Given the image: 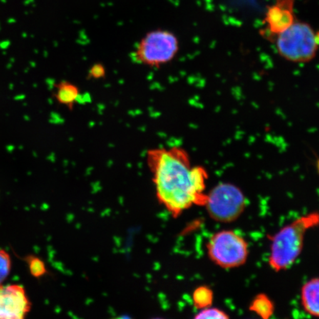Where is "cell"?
Here are the masks:
<instances>
[{
    "mask_svg": "<svg viewBox=\"0 0 319 319\" xmlns=\"http://www.w3.org/2000/svg\"><path fill=\"white\" fill-rule=\"evenodd\" d=\"M146 161L158 201L174 217L194 205L204 206L208 175L203 167L192 166L184 148H151L147 152Z\"/></svg>",
    "mask_w": 319,
    "mask_h": 319,
    "instance_id": "obj_1",
    "label": "cell"
},
{
    "mask_svg": "<svg viewBox=\"0 0 319 319\" xmlns=\"http://www.w3.org/2000/svg\"><path fill=\"white\" fill-rule=\"evenodd\" d=\"M319 225L318 212L304 215L285 225L270 238L268 264L277 272L287 270L302 253L305 233Z\"/></svg>",
    "mask_w": 319,
    "mask_h": 319,
    "instance_id": "obj_2",
    "label": "cell"
},
{
    "mask_svg": "<svg viewBox=\"0 0 319 319\" xmlns=\"http://www.w3.org/2000/svg\"><path fill=\"white\" fill-rule=\"evenodd\" d=\"M179 49L180 42L175 33L168 30H153L137 43L133 59L147 68H160L171 62Z\"/></svg>",
    "mask_w": 319,
    "mask_h": 319,
    "instance_id": "obj_3",
    "label": "cell"
},
{
    "mask_svg": "<svg viewBox=\"0 0 319 319\" xmlns=\"http://www.w3.org/2000/svg\"><path fill=\"white\" fill-rule=\"evenodd\" d=\"M274 38L278 53L287 61L309 62L316 56L319 41L313 28L307 23L295 21Z\"/></svg>",
    "mask_w": 319,
    "mask_h": 319,
    "instance_id": "obj_4",
    "label": "cell"
},
{
    "mask_svg": "<svg viewBox=\"0 0 319 319\" xmlns=\"http://www.w3.org/2000/svg\"><path fill=\"white\" fill-rule=\"evenodd\" d=\"M210 260L225 269L238 268L248 260V244L232 230H223L212 235L207 244Z\"/></svg>",
    "mask_w": 319,
    "mask_h": 319,
    "instance_id": "obj_5",
    "label": "cell"
},
{
    "mask_svg": "<svg viewBox=\"0 0 319 319\" xmlns=\"http://www.w3.org/2000/svg\"><path fill=\"white\" fill-rule=\"evenodd\" d=\"M204 206L212 220L220 223H232L243 213L246 199L237 185L222 183L207 194Z\"/></svg>",
    "mask_w": 319,
    "mask_h": 319,
    "instance_id": "obj_6",
    "label": "cell"
},
{
    "mask_svg": "<svg viewBox=\"0 0 319 319\" xmlns=\"http://www.w3.org/2000/svg\"><path fill=\"white\" fill-rule=\"evenodd\" d=\"M31 305L22 285H0V319H23Z\"/></svg>",
    "mask_w": 319,
    "mask_h": 319,
    "instance_id": "obj_7",
    "label": "cell"
},
{
    "mask_svg": "<svg viewBox=\"0 0 319 319\" xmlns=\"http://www.w3.org/2000/svg\"><path fill=\"white\" fill-rule=\"evenodd\" d=\"M295 0H277L274 5L268 7L265 22V33L273 38L282 32L295 21L293 13Z\"/></svg>",
    "mask_w": 319,
    "mask_h": 319,
    "instance_id": "obj_8",
    "label": "cell"
},
{
    "mask_svg": "<svg viewBox=\"0 0 319 319\" xmlns=\"http://www.w3.org/2000/svg\"><path fill=\"white\" fill-rule=\"evenodd\" d=\"M301 301L307 313L319 317V277L311 279L302 286Z\"/></svg>",
    "mask_w": 319,
    "mask_h": 319,
    "instance_id": "obj_9",
    "label": "cell"
},
{
    "mask_svg": "<svg viewBox=\"0 0 319 319\" xmlns=\"http://www.w3.org/2000/svg\"><path fill=\"white\" fill-rule=\"evenodd\" d=\"M81 96L79 89L74 83L64 81L55 85L54 97L56 101L70 110L81 101Z\"/></svg>",
    "mask_w": 319,
    "mask_h": 319,
    "instance_id": "obj_10",
    "label": "cell"
},
{
    "mask_svg": "<svg viewBox=\"0 0 319 319\" xmlns=\"http://www.w3.org/2000/svg\"><path fill=\"white\" fill-rule=\"evenodd\" d=\"M250 311L257 314L262 318L268 319L274 313V305L265 294L256 295L249 307Z\"/></svg>",
    "mask_w": 319,
    "mask_h": 319,
    "instance_id": "obj_11",
    "label": "cell"
},
{
    "mask_svg": "<svg viewBox=\"0 0 319 319\" xmlns=\"http://www.w3.org/2000/svg\"><path fill=\"white\" fill-rule=\"evenodd\" d=\"M192 300L195 307L199 310L211 307L214 302L213 291L204 285L197 287L192 294Z\"/></svg>",
    "mask_w": 319,
    "mask_h": 319,
    "instance_id": "obj_12",
    "label": "cell"
},
{
    "mask_svg": "<svg viewBox=\"0 0 319 319\" xmlns=\"http://www.w3.org/2000/svg\"><path fill=\"white\" fill-rule=\"evenodd\" d=\"M11 270V258L9 253L0 249V285L6 281Z\"/></svg>",
    "mask_w": 319,
    "mask_h": 319,
    "instance_id": "obj_13",
    "label": "cell"
},
{
    "mask_svg": "<svg viewBox=\"0 0 319 319\" xmlns=\"http://www.w3.org/2000/svg\"><path fill=\"white\" fill-rule=\"evenodd\" d=\"M196 319H227L229 318V316L226 313L216 308V307H208L206 308L202 309L195 316Z\"/></svg>",
    "mask_w": 319,
    "mask_h": 319,
    "instance_id": "obj_14",
    "label": "cell"
},
{
    "mask_svg": "<svg viewBox=\"0 0 319 319\" xmlns=\"http://www.w3.org/2000/svg\"><path fill=\"white\" fill-rule=\"evenodd\" d=\"M30 272L35 277H40L46 273V267L44 262L39 259L31 258L29 262Z\"/></svg>",
    "mask_w": 319,
    "mask_h": 319,
    "instance_id": "obj_15",
    "label": "cell"
},
{
    "mask_svg": "<svg viewBox=\"0 0 319 319\" xmlns=\"http://www.w3.org/2000/svg\"><path fill=\"white\" fill-rule=\"evenodd\" d=\"M106 75V69L101 64H95L90 68L89 77L93 79H101Z\"/></svg>",
    "mask_w": 319,
    "mask_h": 319,
    "instance_id": "obj_16",
    "label": "cell"
},
{
    "mask_svg": "<svg viewBox=\"0 0 319 319\" xmlns=\"http://www.w3.org/2000/svg\"><path fill=\"white\" fill-rule=\"evenodd\" d=\"M315 34H316V37L317 38H318V41H319V31L318 33H315Z\"/></svg>",
    "mask_w": 319,
    "mask_h": 319,
    "instance_id": "obj_17",
    "label": "cell"
},
{
    "mask_svg": "<svg viewBox=\"0 0 319 319\" xmlns=\"http://www.w3.org/2000/svg\"><path fill=\"white\" fill-rule=\"evenodd\" d=\"M318 170H319V161L318 162Z\"/></svg>",
    "mask_w": 319,
    "mask_h": 319,
    "instance_id": "obj_18",
    "label": "cell"
}]
</instances>
